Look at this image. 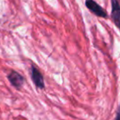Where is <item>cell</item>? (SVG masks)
Returning a JSON list of instances; mask_svg holds the SVG:
<instances>
[{
    "label": "cell",
    "instance_id": "obj_1",
    "mask_svg": "<svg viewBox=\"0 0 120 120\" xmlns=\"http://www.w3.org/2000/svg\"><path fill=\"white\" fill-rule=\"evenodd\" d=\"M86 8L95 16L102 18H108V13L107 11L105 10L100 4H97L94 0H86L85 3Z\"/></svg>",
    "mask_w": 120,
    "mask_h": 120
},
{
    "label": "cell",
    "instance_id": "obj_2",
    "mask_svg": "<svg viewBox=\"0 0 120 120\" xmlns=\"http://www.w3.org/2000/svg\"><path fill=\"white\" fill-rule=\"evenodd\" d=\"M30 77L31 80L35 85V86L39 89H45V82H44V77L41 72H40L38 68L35 66L32 65L30 69Z\"/></svg>",
    "mask_w": 120,
    "mask_h": 120
},
{
    "label": "cell",
    "instance_id": "obj_3",
    "mask_svg": "<svg viewBox=\"0 0 120 120\" xmlns=\"http://www.w3.org/2000/svg\"><path fill=\"white\" fill-rule=\"evenodd\" d=\"M111 18L114 25L120 30V2L119 0H111Z\"/></svg>",
    "mask_w": 120,
    "mask_h": 120
},
{
    "label": "cell",
    "instance_id": "obj_4",
    "mask_svg": "<svg viewBox=\"0 0 120 120\" xmlns=\"http://www.w3.org/2000/svg\"><path fill=\"white\" fill-rule=\"evenodd\" d=\"M8 79L12 84L13 87H15L17 90H20L24 83V77L18 73L16 71H12L8 75Z\"/></svg>",
    "mask_w": 120,
    "mask_h": 120
},
{
    "label": "cell",
    "instance_id": "obj_5",
    "mask_svg": "<svg viewBox=\"0 0 120 120\" xmlns=\"http://www.w3.org/2000/svg\"><path fill=\"white\" fill-rule=\"evenodd\" d=\"M114 120H120V105L118 109V111H117V114H116V118H115Z\"/></svg>",
    "mask_w": 120,
    "mask_h": 120
}]
</instances>
